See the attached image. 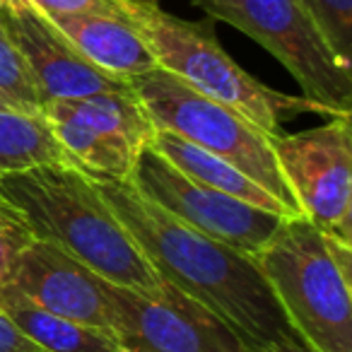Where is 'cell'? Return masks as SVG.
I'll return each mask as SVG.
<instances>
[{
  "instance_id": "obj_19",
  "label": "cell",
  "mask_w": 352,
  "mask_h": 352,
  "mask_svg": "<svg viewBox=\"0 0 352 352\" xmlns=\"http://www.w3.org/2000/svg\"><path fill=\"white\" fill-rule=\"evenodd\" d=\"M338 56L352 65V0H299Z\"/></svg>"
},
{
  "instance_id": "obj_25",
  "label": "cell",
  "mask_w": 352,
  "mask_h": 352,
  "mask_svg": "<svg viewBox=\"0 0 352 352\" xmlns=\"http://www.w3.org/2000/svg\"><path fill=\"white\" fill-rule=\"evenodd\" d=\"M118 352H126V350H118Z\"/></svg>"
},
{
  "instance_id": "obj_6",
  "label": "cell",
  "mask_w": 352,
  "mask_h": 352,
  "mask_svg": "<svg viewBox=\"0 0 352 352\" xmlns=\"http://www.w3.org/2000/svg\"><path fill=\"white\" fill-rule=\"evenodd\" d=\"M217 22L268 49L289 70L304 99L326 116H352V65L333 51L299 0H196Z\"/></svg>"
},
{
  "instance_id": "obj_3",
  "label": "cell",
  "mask_w": 352,
  "mask_h": 352,
  "mask_svg": "<svg viewBox=\"0 0 352 352\" xmlns=\"http://www.w3.org/2000/svg\"><path fill=\"white\" fill-rule=\"evenodd\" d=\"M287 323L318 352H352V244L285 217L254 256Z\"/></svg>"
},
{
  "instance_id": "obj_20",
  "label": "cell",
  "mask_w": 352,
  "mask_h": 352,
  "mask_svg": "<svg viewBox=\"0 0 352 352\" xmlns=\"http://www.w3.org/2000/svg\"><path fill=\"white\" fill-rule=\"evenodd\" d=\"M32 241L34 234L22 212L6 196H0V287L10 283L17 261L30 249Z\"/></svg>"
},
{
  "instance_id": "obj_21",
  "label": "cell",
  "mask_w": 352,
  "mask_h": 352,
  "mask_svg": "<svg viewBox=\"0 0 352 352\" xmlns=\"http://www.w3.org/2000/svg\"><path fill=\"white\" fill-rule=\"evenodd\" d=\"M0 352H41L30 338L15 328V323L0 311Z\"/></svg>"
},
{
  "instance_id": "obj_14",
  "label": "cell",
  "mask_w": 352,
  "mask_h": 352,
  "mask_svg": "<svg viewBox=\"0 0 352 352\" xmlns=\"http://www.w3.org/2000/svg\"><path fill=\"white\" fill-rule=\"evenodd\" d=\"M0 311L41 352H118L116 338L107 331L70 321L32 302L15 285L0 287Z\"/></svg>"
},
{
  "instance_id": "obj_1",
  "label": "cell",
  "mask_w": 352,
  "mask_h": 352,
  "mask_svg": "<svg viewBox=\"0 0 352 352\" xmlns=\"http://www.w3.org/2000/svg\"><path fill=\"white\" fill-rule=\"evenodd\" d=\"M155 273L220 316L249 352L289 331V323L254 256L184 225L128 182H94Z\"/></svg>"
},
{
  "instance_id": "obj_18",
  "label": "cell",
  "mask_w": 352,
  "mask_h": 352,
  "mask_svg": "<svg viewBox=\"0 0 352 352\" xmlns=\"http://www.w3.org/2000/svg\"><path fill=\"white\" fill-rule=\"evenodd\" d=\"M0 102L8 109L44 113V97L30 63L0 25Z\"/></svg>"
},
{
  "instance_id": "obj_5",
  "label": "cell",
  "mask_w": 352,
  "mask_h": 352,
  "mask_svg": "<svg viewBox=\"0 0 352 352\" xmlns=\"http://www.w3.org/2000/svg\"><path fill=\"white\" fill-rule=\"evenodd\" d=\"M131 87L155 131L176 133L210 155L227 160L283 203L289 215H302L280 171L273 138L265 135L254 121L160 68L133 78Z\"/></svg>"
},
{
  "instance_id": "obj_8",
  "label": "cell",
  "mask_w": 352,
  "mask_h": 352,
  "mask_svg": "<svg viewBox=\"0 0 352 352\" xmlns=\"http://www.w3.org/2000/svg\"><path fill=\"white\" fill-rule=\"evenodd\" d=\"M352 116L273 138L289 193L309 222L352 244Z\"/></svg>"
},
{
  "instance_id": "obj_13",
  "label": "cell",
  "mask_w": 352,
  "mask_h": 352,
  "mask_svg": "<svg viewBox=\"0 0 352 352\" xmlns=\"http://www.w3.org/2000/svg\"><path fill=\"white\" fill-rule=\"evenodd\" d=\"M147 145L155 152H160L169 164H174L176 169L191 176V179H196L203 186H210L215 191L225 193V196H232L241 203L261 208V210L275 212V215L283 217H294L265 188H261L256 182H251L244 171H239L234 164H230L222 157H215L208 150H203V147L188 142L186 138L169 131H155V135H152V140Z\"/></svg>"
},
{
  "instance_id": "obj_11",
  "label": "cell",
  "mask_w": 352,
  "mask_h": 352,
  "mask_svg": "<svg viewBox=\"0 0 352 352\" xmlns=\"http://www.w3.org/2000/svg\"><path fill=\"white\" fill-rule=\"evenodd\" d=\"M10 285L51 314L111 333L102 278L46 241H32L17 261Z\"/></svg>"
},
{
  "instance_id": "obj_9",
  "label": "cell",
  "mask_w": 352,
  "mask_h": 352,
  "mask_svg": "<svg viewBox=\"0 0 352 352\" xmlns=\"http://www.w3.org/2000/svg\"><path fill=\"white\" fill-rule=\"evenodd\" d=\"M128 184L184 225L246 256L258 254L285 220L283 215L261 210L210 186H203L169 164L150 145L138 152Z\"/></svg>"
},
{
  "instance_id": "obj_17",
  "label": "cell",
  "mask_w": 352,
  "mask_h": 352,
  "mask_svg": "<svg viewBox=\"0 0 352 352\" xmlns=\"http://www.w3.org/2000/svg\"><path fill=\"white\" fill-rule=\"evenodd\" d=\"M49 164H68V157L44 113L0 109V176Z\"/></svg>"
},
{
  "instance_id": "obj_15",
  "label": "cell",
  "mask_w": 352,
  "mask_h": 352,
  "mask_svg": "<svg viewBox=\"0 0 352 352\" xmlns=\"http://www.w3.org/2000/svg\"><path fill=\"white\" fill-rule=\"evenodd\" d=\"M44 116H60L97 133L116 135L138 152L155 135V126L133 87L121 89V92L89 94L82 99L46 102Z\"/></svg>"
},
{
  "instance_id": "obj_16",
  "label": "cell",
  "mask_w": 352,
  "mask_h": 352,
  "mask_svg": "<svg viewBox=\"0 0 352 352\" xmlns=\"http://www.w3.org/2000/svg\"><path fill=\"white\" fill-rule=\"evenodd\" d=\"M46 121L73 169L82 171L92 182H128L138 150H133L126 140L97 133L60 116H46Z\"/></svg>"
},
{
  "instance_id": "obj_7",
  "label": "cell",
  "mask_w": 352,
  "mask_h": 352,
  "mask_svg": "<svg viewBox=\"0 0 352 352\" xmlns=\"http://www.w3.org/2000/svg\"><path fill=\"white\" fill-rule=\"evenodd\" d=\"M111 336L126 352H249L220 316L162 280L133 289L102 280Z\"/></svg>"
},
{
  "instance_id": "obj_23",
  "label": "cell",
  "mask_w": 352,
  "mask_h": 352,
  "mask_svg": "<svg viewBox=\"0 0 352 352\" xmlns=\"http://www.w3.org/2000/svg\"><path fill=\"white\" fill-rule=\"evenodd\" d=\"M258 352H318V350L314 345H309L294 328H289L285 336H280L278 340H273L270 345H265Z\"/></svg>"
},
{
  "instance_id": "obj_10",
  "label": "cell",
  "mask_w": 352,
  "mask_h": 352,
  "mask_svg": "<svg viewBox=\"0 0 352 352\" xmlns=\"http://www.w3.org/2000/svg\"><path fill=\"white\" fill-rule=\"evenodd\" d=\"M0 25L30 63L44 102L82 99L131 87V80L109 75L89 63L60 27L32 0H3Z\"/></svg>"
},
{
  "instance_id": "obj_12",
  "label": "cell",
  "mask_w": 352,
  "mask_h": 352,
  "mask_svg": "<svg viewBox=\"0 0 352 352\" xmlns=\"http://www.w3.org/2000/svg\"><path fill=\"white\" fill-rule=\"evenodd\" d=\"M65 36L78 46V51L102 68L104 73L123 80L140 78L157 68V60L128 17L113 6L85 12L49 15Z\"/></svg>"
},
{
  "instance_id": "obj_26",
  "label": "cell",
  "mask_w": 352,
  "mask_h": 352,
  "mask_svg": "<svg viewBox=\"0 0 352 352\" xmlns=\"http://www.w3.org/2000/svg\"><path fill=\"white\" fill-rule=\"evenodd\" d=\"M0 3H3V0H0Z\"/></svg>"
},
{
  "instance_id": "obj_22",
  "label": "cell",
  "mask_w": 352,
  "mask_h": 352,
  "mask_svg": "<svg viewBox=\"0 0 352 352\" xmlns=\"http://www.w3.org/2000/svg\"><path fill=\"white\" fill-rule=\"evenodd\" d=\"M46 15H65V12H85L109 6L111 0H32Z\"/></svg>"
},
{
  "instance_id": "obj_2",
  "label": "cell",
  "mask_w": 352,
  "mask_h": 352,
  "mask_svg": "<svg viewBox=\"0 0 352 352\" xmlns=\"http://www.w3.org/2000/svg\"><path fill=\"white\" fill-rule=\"evenodd\" d=\"M6 196L34 239L56 246L94 275L121 287L157 289L162 278L107 206L97 184L68 164L36 166L0 176Z\"/></svg>"
},
{
  "instance_id": "obj_4",
  "label": "cell",
  "mask_w": 352,
  "mask_h": 352,
  "mask_svg": "<svg viewBox=\"0 0 352 352\" xmlns=\"http://www.w3.org/2000/svg\"><path fill=\"white\" fill-rule=\"evenodd\" d=\"M113 6L142 36L157 68L239 111L265 135H283V121L289 113H323V109L309 99L289 97L251 78L220 46L210 22L182 20L166 12L160 0H113Z\"/></svg>"
},
{
  "instance_id": "obj_24",
  "label": "cell",
  "mask_w": 352,
  "mask_h": 352,
  "mask_svg": "<svg viewBox=\"0 0 352 352\" xmlns=\"http://www.w3.org/2000/svg\"><path fill=\"white\" fill-rule=\"evenodd\" d=\"M0 109H8V107H6V104H3V102H0Z\"/></svg>"
}]
</instances>
